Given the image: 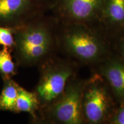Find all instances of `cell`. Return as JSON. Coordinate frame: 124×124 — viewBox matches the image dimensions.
Masks as SVG:
<instances>
[{
	"label": "cell",
	"mask_w": 124,
	"mask_h": 124,
	"mask_svg": "<svg viewBox=\"0 0 124 124\" xmlns=\"http://www.w3.org/2000/svg\"><path fill=\"white\" fill-rule=\"evenodd\" d=\"M15 45L13 53L18 67L40 65L50 58L54 40L50 26L35 18L13 29Z\"/></svg>",
	"instance_id": "cell-1"
},
{
	"label": "cell",
	"mask_w": 124,
	"mask_h": 124,
	"mask_svg": "<svg viewBox=\"0 0 124 124\" xmlns=\"http://www.w3.org/2000/svg\"><path fill=\"white\" fill-rule=\"evenodd\" d=\"M86 81L71 79L61 95L40 111L43 120L51 123L81 124L85 122L82 110V97Z\"/></svg>",
	"instance_id": "cell-2"
},
{
	"label": "cell",
	"mask_w": 124,
	"mask_h": 124,
	"mask_svg": "<svg viewBox=\"0 0 124 124\" xmlns=\"http://www.w3.org/2000/svg\"><path fill=\"white\" fill-rule=\"evenodd\" d=\"M115 101L104 78L100 74L94 75L86 81L83 89L82 110L85 121L91 124L108 122L116 109Z\"/></svg>",
	"instance_id": "cell-3"
},
{
	"label": "cell",
	"mask_w": 124,
	"mask_h": 124,
	"mask_svg": "<svg viewBox=\"0 0 124 124\" xmlns=\"http://www.w3.org/2000/svg\"><path fill=\"white\" fill-rule=\"evenodd\" d=\"M39 67L40 78L34 92L39 101L40 112L61 95L74 70L69 63L51 58Z\"/></svg>",
	"instance_id": "cell-4"
},
{
	"label": "cell",
	"mask_w": 124,
	"mask_h": 124,
	"mask_svg": "<svg viewBox=\"0 0 124 124\" xmlns=\"http://www.w3.org/2000/svg\"><path fill=\"white\" fill-rule=\"evenodd\" d=\"M65 31L63 46L70 55L86 63L102 59L106 54V47L101 39L82 23H74Z\"/></svg>",
	"instance_id": "cell-5"
},
{
	"label": "cell",
	"mask_w": 124,
	"mask_h": 124,
	"mask_svg": "<svg viewBox=\"0 0 124 124\" xmlns=\"http://www.w3.org/2000/svg\"><path fill=\"white\" fill-rule=\"evenodd\" d=\"M38 0H0V25L12 29L36 18Z\"/></svg>",
	"instance_id": "cell-6"
},
{
	"label": "cell",
	"mask_w": 124,
	"mask_h": 124,
	"mask_svg": "<svg viewBox=\"0 0 124 124\" xmlns=\"http://www.w3.org/2000/svg\"><path fill=\"white\" fill-rule=\"evenodd\" d=\"M105 0H61L59 10L76 23L90 22L100 17Z\"/></svg>",
	"instance_id": "cell-7"
},
{
	"label": "cell",
	"mask_w": 124,
	"mask_h": 124,
	"mask_svg": "<svg viewBox=\"0 0 124 124\" xmlns=\"http://www.w3.org/2000/svg\"><path fill=\"white\" fill-rule=\"evenodd\" d=\"M100 75L106 80L118 104L124 102V60L119 57L110 58L102 64Z\"/></svg>",
	"instance_id": "cell-8"
},
{
	"label": "cell",
	"mask_w": 124,
	"mask_h": 124,
	"mask_svg": "<svg viewBox=\"0 0 124 124\" xmlns=\"http://www.w3.org/2000/svg\"><path fill=\"white\" fill-rule=\"evenodd\" d=\"M107 27L124 31V0H105L100 17Z\"/></svg>",
	"instance_id": "cell-9"
},
{
	"label": "cell",
	"mask_w": 124,
	"mask_h": 124,
	"mask_svg": "<svg viewBox=\"0 0 124 124\" xmlns=\"http://www.w3.org/2000/svg\"><path fill=\"white\" fill-rule=\"evenodd\" d=\"M40 102L35 92H31L20 87L16 105V113H28L34 122H39L36 113L40 111Z\"/></svg>",
	"instance_id": "cell-10"
},
{
	"label": "cell",
	"mask_w": 124,
	"mask_h": 124,
	"mask_svg": "<svg viewBox=\"0 0 124 124\" xmlns=\"http://www.w3.org/2000/svg\"><path fill=\"white\" fill-rule=\"evenodd\" d=\"M0 94V110L16 113V105L20 86L12 78L4 79Z\"/></svg>",
	"instance_id": "cell-11"
},
{
	"label": "cell",
	"mask_w": 124,
	"mask_h": 124,
	"mask_svg": "<svg viewBox=\"0 0 124 124\" xmlns=\"http://www.w3.org/2000/svg\"><path fill=\"white\" fill-rule=\"evenodd\" d=\"M12 53L7 48L0 50V76L2 79L12 78L17 74L18 66L12 59Z\"/></svg>",
	"instance_id": "cell-12"
},
{
	"label": "cell",
	"mask_w": 124,
	"mask_h": 124,
	"mask_svg": "<svg viewBox=\"0 0 124 124\" xmlns=\"http://www.w3.org/2000/svg\"><path fill=\"white\" fill-rule=\"evenodd\" d=\"M0 45L13 52L15 45L13 29L0 25Z\"/></svg>",
	"instance_id": "cell-13"
},
{
	"label": "cell",
	"mask_w": 124,
	"mask_h": 124,
	"mask_svg": "<svg viewBox=\"0 0 124 124\" xmlns=\"http://www.w3.org/2000/svg\"><path fill=\"white\" fill-rule=\"evenodd\" d=\"M108 122L110 124H124V102L119 104Z\"/></svg>",
	"instance_id": "cell-14"
},
{
	"label": "cell",
	"mask_w": 124,
	"mask_h": 124,
	"mask_svg": "<svg viewBox=\"0 0 124 124\" xmlns=\"http://www.w3.org/2000/svg\"><path fill=\"white\" fill-rule=\"evenodd\" d=\"M123 35L121 37L118 42V51L121 55V58L124 60V31H123Z\"/></svg>",
	"instance_id": "cell-15"
}]
</instances>
